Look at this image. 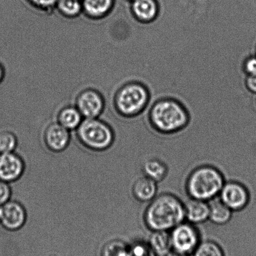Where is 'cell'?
<instances>
[{
  "label": "cell",
  "mask_w": 256,
  "mask_h": 256,
  "mask_svg": "<svg viewBox=\"0 0 256 256\" xmlns=\"http://www.w3.org/2000/svg\"><path fill=\"white\" fill-rule=\"evenodd\" d=\"M142 219L150 231L170 232L184 221V203L172 193L158 194L146 207Z\"/></svg>",
  "instance_id": "obj_1"
},
{
  "label": "cell",
  "mask_w": 256,
  "mask_h": 256,
  "mask_svg": "<svg viewBox=\"0 0 256 256\" xmlns=\"http://www.w3.org/2000/svg\"><path fill=\"white\" fill-rule=\"evenodd\" d=\"M148 118L150 127L162 135L177 134L184 130L190 121L186 107L172 97L160 98L153 103Z\"/></svg>",
  "instance_id": "obj_2"
},
{
  "label": "cell",
  "mask_w": 256,
  "mask_h": 256,
  "mask_svg": "<svg viewBox=\"0 0 256 256\" xmlns=\"http://www.w3.org/2000/svg\"><path fill=\"white\" fill-rule=\"evenodd\" d=\"M225 182L224 175L219 169L213 165H202L188 175L185 189L190 198L209 202L219 196Z\"/></svg>",
  "instance_id": "obj_3"
},
{
  "label": "cell",
  "mask_w": 256,
  "mask_h": 256,
  "mask_svg": "<svg viewBox=\"0 0 256 256\" xmlns=\"http://www.w3.org/2000/svg\"><path fill=\"white\" fill-rule=\"evenodd\" d=\"M150 97L146 85L139 81L129 82L118 90L114 98L115 107L122 116L136 117L146 109Z\"/></svg>",
  "instance_id": "obj_4"
},
{
  "label": "cell",
  "mask_w": 256,
  "mask_h": 256,
  "mask_svg": "<svg viewBox=\"0 0 256 256\" xmlns=\"http://www.w3.org/2000/svg\"><path fill=\"white\" fill-rule=\"evenodd\" d=\"M78 139L82 145L94 151H104L114 144V130L106 123L96 119L82 120L76 129Z\"/></svg>",
  "instance_id": "obj_5"
},
{
  "label": "cell",
  "mask_w": 256,
  "mask_h": 256,
  "mask_svg": "<svg viewBox=\"0 0 256 256\" xmlns=\"http://www.w3.org/2000/svg\"><path fill=\"white\" fill-rule=\"evenodd\" d=\"M172 248L176 251L188 254L194 252L200 242V234L196 225L183 221L170 231Z\"/></svg>",
  "instance_id": "obj_6"
},
{
  "label": "cell",
  "mask_w": 256,
  "mask_h": 256,
  "mask_svg": "<svg viewBox=\"0 0 256 256\" xmlns=\"http://www.w3.org/2000/svg\"><path fill=\"white\" fill-rule=\"evenodd\" d=\"M218 197L232 212H240L250 204L249 189L242 183L230 180L226 181Z\"/></svg>",
  "instance_id": "obj_7"
},
{
  "label": "cell",
  "mask_w": 256,
  "mask_h": 256,
  "mask_svg": "<svg viewBox=\"0 0 256 256\" xmlns=\"http://www.w3.org/2000/svg\"><path fill=\"white\" fill-rule=\"evenodd\" d=\"M75 106L85 119H96L104 111V102L98 92L89 89L80 93Z\"/></svg>",
  "instance_id": "obj_8"
},
{
  "label": "cell",
  "mask_w": 256,
  "mask_h": 256,
  "mask_svg": "<svg viewBox=\"0 0 256 256\" xmlns=\"http://www.w3.org/2000/svg\"><path fill=\"white\" fill-rule=\"evenodd\" d=\"M27 214L24 205L10 200L2 206L0 225L9 231H16L24 226Z\"/></svg>",
  "instance_id": "obj_9"
},
{
  "label": "cell",
  "mask_w": 256,
  "mask_h": 256,
  "mask_svg": "<svg viewBox=\"0 0 256 256\" xmlns=\"http://www.w3.org/2000/svg\"><path fill=\"white\" fill-rule=\"evenodd\" d=\"M24 160L14 152L0 154V180L5 182L16 181L24 174Z\"/></svg>",
  "instance_id": "obj_10"
},
{
  "label": "cell",
  "mask_w": 256,
  "mask_h": 256,
  "mask_svg": "<svg viewBox=\"0 0 256 256\" xmlns=\"http://www.w3.org/2000/svg\"><path fill=\"white\" fill-rule=\"evenodd\" d=\"M44 138L48 149L52 152H61L68 146L71 137L68 130L54 122L46 128Z\"/></svg>",
  "instance_id": "obj_11"
},
{
  "label": "cell",
  "mask_w": 256,
  "mask_h": 256,
  "mask_svg": "<svg viewBox=\"0 0 256 256\" xmlns=\"http://www.w3.org/2000/svg\"><path fill=\"white\" fill-rule=\"evenodd\" d=\"M130 10L137 22L142 24H150L159 17L160 5L158 0H132Z\"/></svg>",
  "instance_id": "obj_12"
},
{
  "label": "cell",
  "mask_w": 256,
  "mask_h": 256,
  "mask_svg": "<svg viewBox=\"0 0 256 256\" xmlns=\"http://www.w3.org/2000/svg\"><path fill=\"white\" fill-rule=\"evenodd\" d=\"M184 203L186 221L197 225L209 220V202L190 198L188 201Z\"/></svg>",
  "instance_id": "obj_13"
},
{
  "label": "cell",
  "mask_w": 256,
  "mask_h": 256,
  "mask_svg": "<svg viewBox=\"0 0 256 256\" xmlns=\"http://www.w3.org/2000/svg\"><path fill=\"white\" fill-rule=\"evenodd\" d=\"M158 183L144 175L133 184L132 194L138 201L149 203L158 195Z\"/></svg>",
  "instance_id": "obj_14"
},
{
  "label": "cell",
  "mask_w": 256,
  "mask_h": 256,
  "mask_svg": "<svg viewBox=\"0 0 256 256\" xmlns=\"http://www.w3.org/2000/svg\"><path fill=\"white\" fill-rule=\"evenodd\" d=\"M82 12L92 19H100L108 15L114 0H82Z\"/></svg>",
  "instance_id": "obj_15"
},
{
  "label": "cell",
  "mask_w": 256,
  "mask_h": 256,
  "mask_svg": "<svg viewBox=\"0 0 256 256\" xmlns=\"http://www.w3.org/2000/svg\"><path fill=\"white\" fill-rule=\"evenodd\" d=\"M142 169L144 176L157 183L163 181L169 172L167 164L162 159L156 157L146 160Z\"/></svg>",
  "instance_id": "obj_16"
},
{
  "label": "cell",
  "mask_w": 256,
  "mask_h": 256,
  "mask_svg": "<svg viewBox=\"0 0 256 256\" xmlns=\"http://www.w3.org/2000/svg\"><path fill=\"white\" fill-rule=\"evenodd\" d=\"M209 205V220L213 224L223 225L227 224L232 220L233 212L220 199L219 197L210 200Z\"/></svg>",
  "instance_id": "obj_17"
},
{
  "label": "cell",
  "mask_w": 256,
  "mask_h": 256,
  "mask_svg": "<svg viewBox=\"0 0 256 256\" xmlns=\"http://www.w3.org/2000/svg\"><path fill=\"white\" fill-rule=\"evenodd\" d=\"M81 113L76 106H66L60 110L57 116V122L65 129L76 130L82 121Z\"/></svg>",
  "instance_id": "obj_18"
},
{
  "label": "cell",
  "mask_w": 256,
  "mask_h": 256,
  "mask_svg": "<svg viewBox=\"0 0 256 256\" xmlns=\"http://www.w3.org/2000/svg\"><path fill=\"white\" fill-rule=\"evenodd\" d=\"M148 244L155 252L160 256H166L172 248L170 232L150 231Z\"/></svg>",
  "instance_id": "obj_19"
},
{
  "label": "cell",
  "mask_w": 256,
  "mask_h": 256,
  "mask_svg": "<svg viewBox=\"0 0 256 256\" xmlns=\"http://www.w3.org/2000/svg\"><path fill=\"white\" fill-rule=\"evenodd\" d=\"M56 8L60 14L69 19H74L82 12V0H58Z\"/></svg>",
  "instance_id": "obj_20"
},
{
  "label": "cell",
  "mask_w": 256,
  "mask_h": 256,
  "mask_svg": "<svg viewBox=\"0 0 256 256\" xmlns=\"http://www.w3.org/2000/svg\"><path fill=\"white\" fill-rule=\"evenodd\" d=\"M194 256H224L222 248L212 240L200 242L194 250Z\"/></svg>",
  "instance_id": "obj_21"
},
{
  "label": "cell",
  "mask_w": 256,
  "mask_h": 256,
  "mask_svg": "<svg viewBox=\"0 0 256 256\" xmlns=\"http://www.w3.org/2000/svg\"><path fill=\"white\" fill-rule=\"evenodd\" d=\"M16 135L9 130L0 131V154L14 152L17 147Z\"/></svg>",
  "instance_id": "obj_22"
},
{
  "label": "cell",
  "mask_w": 256,
  "mask_h": 256,
  "mask_svg": "<svg viewBox=\"0 0 256 256\" xmlns=\"http://www.w3.org/2000/svg\"><path fill=\"white\" fill-rule=\"evenodd\" d=\"M130 256H156L148 242H138L130 250Z\"/></svg>",
  "instance_id": "obj_23"
},
{
  "label": "cell",
  "mask_w": 256,
  "mask_h": 256,
  "mask_svg": "<svg viewBox=\"0 0 256 256\" xmlns=\"http://www.w3.org/2000/svg\"><path fill=\"white\" fill-rule=\"evenodd\" d=\"M242 69L246 75H256V55L247 57L242 63Z\"/></svg>",
  "instance_id": "obj_24"
},
{
  "label": "cell",
  "mask_w": 256,
  "mask_h": 256,
  "mask_svg": "<svg viewBox=\"0 0 256 256\" xmlns=\"http://www.w3.org/2000/svg\"><path fill=\"white\" fill-rule=\"evenodd\" d=\"M30 4L40 10L49 11L56 7L58 0H28Z\"/></svg>",
  "instance_id": "obj_25"
},
{
  "label": "cell",
  "mask_w": 256,
  "mask_h": 256,
  "mask_svg": "<svg viewBox=\"0 0 256 256\" xmlns=\"http://www.w3.org/2000/svg\"><path fill=\"white\" fill-rule=\"evenodd\" d=\"M12 196V189L9 183L0 180V206L10 201Z\"/></svg>",
  "instance_id": "obj_26"
},
{
  "label": "cell",
  "mask_w": 256,
  "mask_h": 256,
  "mask_svg": "<svg viewBox=\"0 0 256 256\" xmlns=\"http://www.w3.org/2000/svg\"><path fill=\"white\" fill-rule=\"evenodd\" d=\"M244 84L248 91L256 95V75H246Z\"/></svg>",
  "instance_id": "obj_27"
},
{
  "label": "cell",
  "mask_w": 256,
  "mask_h": 256,
  "mask_svg": "<svg viewBox=\"0 0 256 256\" xmlns=\"http://www.w3.org/2000/svg\"><path fill=\"white\" fill-rule=\"evenodd\" d=\"M166 256H188V254H184V253H182L178 251H176V250H170V251L168 253V254Z\"/></svg>",
  "instance_id": "obj_28"
},
{
  "label": "cell",
  "mask_w": 256,
  "mask_h": 256,
  "mask_svg": "<svg viewBox=\"0 0 256 256\" xmlns=\"http://www.w3.org/2000/svg\"><path fill=\"white\" fill-rule=\"evenodd\" d=\"M4 68L2 66V65H0V82H1L4 79Z\"/></svg>",
  "instance_id": "obj_29"
},
{
  "label": "cell",
  "mask_w": 256,
  "mask_h": 256,
  "mask_svg": "<svg viewBox=\"0 0 256 256\" xmlns=\"http://www.w3.org/2000/svg\"><path fill=\"white\" fill-rule=\"evenodd\" d=\"M2 217V206H0V220H1Z\"/></svg>",
  "instance_id": "obj_30"
},
{
  "label": "cell",
  "mask_w": 256,
  "mask_h": 256,
  "mask_svg": "<svg viewBox=\"0 0 256 256\" xmlns=\"http://www.w3.org/2000/svg\"><path fill=\"white\" fill-rule=\"evenodd\" d=\"M255 52H256V50H255Z\"/></svg>",
  "instance_id": "obj_31"
},
{
  "label": "cell",
  "mask_w": 256,
  "mask_h": 256,
  "mask_svg": "<svg viewBox=\"0 0 256 256\" xmlns=\"http://www.w3.org/2000/svg\"><path fill=\"white\" fill-rule=\"evenodd\" d=\"M130 1H132V0H130Z\"/></svg>",
  "instance_id": "obj_32"
}]
</instances>
